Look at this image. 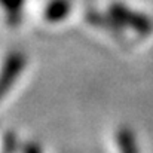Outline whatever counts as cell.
<instances>
[{"label": "cell", "mask_w": 153, "mask_h": 153, "mask_svg": "<svg viewBox=\"0 0 153 153\" xmlns=\"http://www.w3.org/2000/svg\"><path fill=\"white\" fill-rule=\"evenodd\" d=\"M108 15L113 19V22L128 27V28H132L140 34H149L153 30V22L147 15L131 10L125 4L113 3L108 9Z\"/></svg>", "instance_id": "1"}, {"label": "cell", "mask_w": 153, "mask_h": 153, "mask_svg": "<svg viewBox=\"0 0 153 153\" xmlns=\"http://www.w3.org/2000/svg\"><path fill=\"white\" fill-rule=\"evenodd\" d=\"M24 64H25V58L19 52H13L6 58L0 73V97H3L7 92V89L13 85V82L18 79L19 73L24 68Z\"/></svg>", "instance_id": "2"}, {"label": "cell", "mask_w": 153, "mask_h": 153, "mask_svg": "<svg viewBox=\"0 0 153 153\" xmlns=\"http://www.w3.org/2000/svg\"><path fill=\"white\" fill-rule=\"evenodd\" d=\"M71 10L70 0H51L45 7V18L49 22H58L68 16Z\"/></svg>", "instance_id": "3"}, {"label": "cell", "mask_w": 153, "mask_h": 153, "mask_svg": "<svg viewBox=\"0 0 153 153\" xmlns=\"http://www.w3.org/2000/svg\"><path fill=\"white\" fill-rule=\"evenodd\" d=\"M117 143L120 147L122 153H138L137 144H135V138L132 135V132L126 128L120 129L117 134Z\"/></svg>", "instance_id": "4"}, {"label": "cell", "mask_w": 153, "mask_h": 153, "mask_svg": "<svg viewBox=\"0 0 153 153\" xmlns=\"http://www.w3.org/2000/svg\"><path fill=\"white\" fill-rule=\"evenodd\" d=\"M0 4L12 15H16L19 13L22 4H24V0H0Z\"/></svg>", "instance_id": "5"}, {"label": "cell", "mask_w": 153, "mask_h": 153, "mask_svg": "<svg viewBox=\"0 0 153 153\" xmlns=\"http://www.w3.org/2000/svg\"><path fill=\"white\" fill-rule=\"evenodd\" d=\"M25 153H40V152H39V149H37L36 146H28Z\"/></svg>", "instance_id": "6"}]
</instances>
